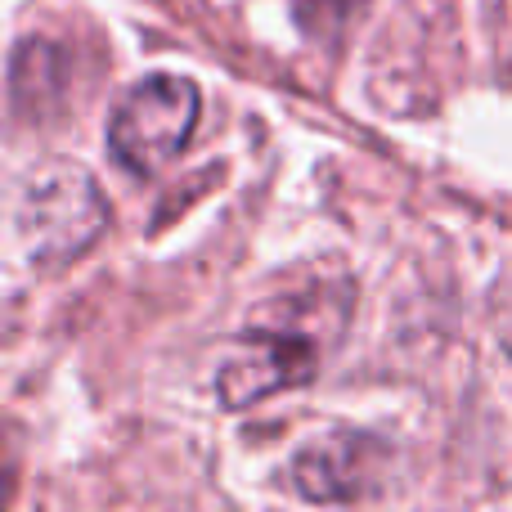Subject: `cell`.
Listing matches in <instances>:
<instances>
[{"label": "cell", "instance_id": "obj_1", "mask_svg": "<svg viewBox=\"0 0 512 512\" xmlns=\"http://www.w3.org/2000/svg\"><path fill=\"white\" fill-rule=\"evenodd\" d=\"M14 221L23 252L36 265L54 270V265H68L95 248L99 234L108 230V203L86 167L50 158L27 171Z\"/></svg>", "mask_w": 512, "mask_h": 512}, {"label": "cell", "instance_id": "obj_2", "mask_svg": "<svg viewBox=\"0 0 512 512\" xmlns=\"http://www.w3.org/2000/svg\"><path fill=\"white\" fill-rule=\"evenodd\" d=\"M198 117H203V95L194 81L158 72L117 104L108 122V149L131 176H158L185 153Z\"/></svg>", "mask_w": 512, "mask_h": 512}, {"label": "cell", "instance_id": "obj_3", "mask_svg": "<svg viewBox=\"0 0 512 512\" xmlns=\"http://www.w3.org/2000/svg\"><path fill=\"white\" fill-rule=\"evenodd\" d=\"M319 373V346L292 328H248L225 351L216 391L225 409H252L265 396L288 387H306Z\"/></svg>", "mask_w": 512, "mask_h": 512}, {"label": "cell", "instance_id": "obj_4", "mask_svg": "<svg viewBox=\"0 0 512 512\" xmlns=\"http://www.w3.org/2000/svg\"><path fill=\"white\" fill-rule=\"evenodd\" d=\"M382 441L360 432H328L315 436L306 450L292 459L288 481L301 499L310 504H355L360 495H369L373 481L382 472Z\"/></svg>", "mask_w": 512, "mask_h": 512}, {"label": "cell", "instance_id": "obj_5", "mask_svg": "<svg viewBox=\"0 0 512 512\" xmlns=\"http://www.w3.org/2000/svg\"><path fill=\"white\" fill-rule=\"evenodd\" d=\"M364 5L369 0H292V14H297L301 32L324 41V36H342L364 14Z\"/></svg>", "mask_w": 512, "mask_h": 512}]
</instances>
